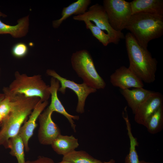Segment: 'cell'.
<instances>
[{"instance_id":"obj_30","label":"cell","mask_w":163,"mask_h":163,"mask_svg":"<svg viewBox=\"0 0 163 163\" xmlns=\"http://www.w3.org/2000/svg\"><path fill=\"white\" fill-rule=\"evenodd\" d=\"M139 163H154L153 162L146 161L144 160L139 161Z\"/></svg>"},{"instance_id":"obj_27","label":"cell","mask_w":163,"mask_h":163,"mask_svg":"<svg viewBox=\"0 0 163 163\" xmlns=\"http://www.w3.org/2000/svg\"><path fill=\"white\" fill-rule=\"evenodd\" d=\"M5 97V94L3 93H0V103L3 100Z\"/></svg>"},{"instance_id":"obj_2","label":"cell","mask_w":163,"mask_h":163,"mask_svg":"<svg viewBox=\"0 0 163 163\" xmlns=\"http://www.w3.org/2000/svg\"><path fill=\"white\" fill-rule=\"evenodd\" d=\"M13 97L14 104L1 122L0 145L5 148L9 139L18 135L22 125L40 100L37 97H27L22 95Z\"/></svg>"},{"instance_id":"obj_6","label":"cell","mask_w":163,"mask_h":163,"mask_svg":"<svg viewBox=\"0 0 163 163\" xmlns=\"http://www.w3.org/2000/svg\"><path fill=\"white\" fill-rule=\"evenodd\" d=\"M73 18L79 21H92L96 26L106 32L110 37L111 43L117 44L121 39L125 38L122 31H117L111 27L103 6L98 4L92 5L84 14L74 16Z\"/></svg>"},{"instance_id":"obj_16","label":"cell","mask_w":163,"mask_h":163,"mask_svg":"<svg viewBox=\"0 0 163 163\" xmlns=\"http://www.w3.org/2000/svg\"><path fill=\"white\" fill-rule=\"evenodd\" d=\"M91 2L90 0H78L64 7L62 11L61 18L53 21V26L54 28H58L64 21L72 15L84 14L88 10Z\"/></svg>"},{"instance_id":"obj_8","label":"cell","mask_w":163,"mask_h":163,"mask_svg":"<svg viewBox=\"0 0 163 163\" xmlns=\"http://www.w3.org/2000/svg\"><path fill=\"white\" fill-rule=\"evenodd\" d=\"M46 73L48 75L57 80L60 84L58 91L62 94H65L66 88L73 91L76 95L78 101L76 111L79 113L85 112V106L86 100L90 94L96 92L97 90L83 83L78 84L73 81L62 77L55 71L51 69L47 70Z\"/></svg>"},{"instance_id":"obj_17","label":"cell","mask_w":163,"mask_h":163,"mask_svg":"<svg viewBox=\"0 0 163 163\" xmlns=\"http://www.w3.org/2000/svg\"><path fill=\"white\" fill-rule=\"evenodd\" d=\"M6 17V15L0 11V17ZM15 25L5 24L0 20V34H9L14 38H20L26 34L28 31L29 16L21 18Z\"/></svg>"},{"instance_id":"obj_29","label":"cell","mask_w":163,"mask_h":163,"mask_svg":"<svg viewBox=\"0 0 163 163\" xmlns=\"http://www.w3.org/2000/svg\"><path fill=\"white\" fill-rule=\"evenodd\" d=\"M54 163H55L54 162ZM57 163H72L68 161L62 160V161H61Z\"/></svg>"},{"instance_id":"obj_3","label":"cell","mask_w":163,"mask_h":163,"mask_svg":"<svg viewBox=\"0 0 163 163\" xmlns=\"http://www.w3.org/2000/svg\"><path fill=\"white\" fill-rule=\"evenodd\" d=\"M126 29L129 30L139 44L147 49L151 40L163 34V17L139 13L132 15Z\"/></svg>"},{"instance_id":"obj_14","label":"cell","mask_w":163,"mask_h":163,"mask_svg":"<svg viewBox=\"0 0 163 163\" xmlns=\"http://www.w3.org/2000/svg\"><path fill=\"white\" fill-rule=\"evenodd\" d=\"M130 4L132 15L144 13L163 17V0H134Z\"/></svg>"},{"instance_id":"obj_28","label":"cell","mask_w":163,"mask_h":163,"mask_svg":"<svg viewBox=\"0 0 163 163\" xmlns=\"http://www.w3.org/2000/svg\"><path fill=\"white\" fill-rule=\"evenodd\" d=\"M103 163H116V162L115 160L112 159L108 161H104Z\"/></svg>"},{"instance_id":"obj_19","label":"cell","mask_w":163,"mask_h":163,"mask_svg":"<svg viewBox=\"0 0 163 163\" xmlns=\"http://www.w3.org/2000/svg\"><path fill=\"white\" fill-rule=\"evenodd\" d=\"M122 115L126 125L130 143L129 152L125 157V163H139V156L136 150V147L138 146V142L137 139L134 136L132 133L131 125L127 110L125 109L123 110Z\"/></svg>"},{"instance_id":"obj_13","label":"cell","mask_w":163,"mask_h":163,"mask_svg":"<svg viewBox=\"0 0 163 163\" xmlns=\"http://www.w3.org/2000/svg\"><path fill=\"white\" fill-rule=\"evenodd\" d=\"M50 85L48 90L50 94L51 101L48 107L53 112L55 111L63 115L68 120L72 129L76 132V125L74 120H78L79 117L77 115H72L69 113L66 110L63 106L59 99L57 91L60 87L59 82L55 78L52 77L50 79Z\"/></svg>"},{"instance_id":"obj_26","label":"cell","mask_w":163,"mask_h":163,"mask_svg":"<svg viewBox=\"0 0 163 163\" xmlns=\"http://www.w3.org/2000/svg\"><path fill=\"white\" fill-rule=\"evenodd\" d=\"M54 162L50 158L40 156L35 160L27 161H25V163H54Z\"/></svg>"},{"instance_id":"obj_23","label":"cell","mask_w":163,"mask_h":163,"mask_svg":"<svg viewBox=\"0 0 163 163\" xmlns=\"http://www.w3.org/2000/svg\"><path fill=\"white\" fill-rule=\"evenodd\" d=\"M86 29H89L93 35L104 46H106L110 43V39L109 35L91 22L84 20Z\"/></svg>"},{"instance_id":"obj_21","label":"cell","mask_w":163,"mask_h":163,"mask_svg":"<svg viewBox=\"0 0 163 163\" xmlns=\"http://www.w3.org/2000/svg\"><path fill=\"white\" fill-rule=\"evenodd\" d=\"M145 126L150 133L154 134L163 129V105L159 107L147 119Z\"/></svg>"},{"instance_id":"obj_20","label":"cell","mask_w":163,"mask_h":163,"mask_svg":"<svg viewBox=\"0 0 163 163\" xmlns=\"http://www.w3.org/2000/svg\"><path fill=\"white\" fill-rule=\"evenodd\" d=\"M6 148L10 149V154L16 157L18 163H25L24 145L21 138L19 135L10 139Z\"/></svg>"},{"instance_id":"obj_15","label":"cell","mask_w":163,"mask_h":163,"mask_svg":"<svg viewBox=\"0 0 163 163\" xmlns=\"http://www.w3.org/2000/svg\"><path fill=\"white\" fill-rule=\"evenodd\" d=\"M120 91L134 114L137 108L154 91L143 88H136L132 89H120Z\"/></svg>"},{"instance_id":"obj_1","label":"cell","mask_w":163,"mask_h":163,"mask_svg":"<svg viewBox=\"0 0 163 163\" xmlns=\"http://www.w3.org/2000/svg\"><path fill=\"white\" fill-rule=\"evenodd\" d=\"M126 46L129 61V68L143 82L150 84L155 80L158 62L148 49L138 43L130 32L125 36Z\"/></svg>"},{"instance_id":"obj_24","label":"cell","mask_w":163,"mask_h":163,"mask_svg":"<svg viewBox=\"0 0 163 163\" xmlns=\"http://www.w3.org/2000/svg\"><path fill=\"white\" fill-rule=\"evenodd\" d=\"M5 95V97L0 103V122L8 114L14 103L13 96Z\"/></svg>"},{"instance_id":"obj_18","label":"cell","mask_w":163,"mask_h":163,"mask_svg":"<svg viewBox=\"0 0 163 163\" xmlns=\"http://www.w3.org/2000/svg\"><path fill=\"white\" fill-rule=\"evenodd\" d=\"M58 154L63 156L74 151L79 145L78 140L72 135L60 134L51 145Z\"/></svg>"},{"instance_id":"obj_22","label":"cell","mask_w":163,"mask_h":163,"mask_svg":"<svg viewBox=\"0 0 163 163\" xmlns=\"http://www.w3.org/2000/svg\"><path fill=\"white\" fill-rule=\"evenodd\" d=\"M62 160L72 163H103L84 151L75 150L63 156Z\"/></svg>"},{"instance_id":"obj_31","label":"cell","mask_w":163,"mask_h":163,"mask_svg":"<svg viewBox=\"0 0 163 163\" xmlns=\"http://www.w3.org/2000/svg\"><path fill=\"white\" fill-rule=\"evenodd\" d=\"M0 75H1V74H0Z\"/></svg>"},{"instance_id":"obj_7","label":"cell","mask_w":163,"mask_h":163,"mask_svg":"<svg viewBox=\"0 0 163 163\" xmlns=\"http://www.w3.org/2000/svg\"><path fill=\"white\" fill-rule=\"evenodd\" d=\"M103 6L113 29L122 31L126 29L132 15L130 2L124 0H104Z\"/></svg>"},{"instance_id":"obj_11","label":"cell","mask_w":163,"mask_h":163,"mask_svg":"<svg viewBox=\"0 0 163 163\" xmlns=\"http://www.w3.org/2000/svg\"><path fill=\"white\" fill-rule=\"evenodd\" d=\"M162 105V94L159 92L153 91L136 110L134 114L135 121L145 126L148 118Z\"/></svg>"},{"instance_id":"obj_10","label":"cell","mask_w":163,"mask_h":163,"mask_svg":"<svg viewBox=\"0 0 163 163\" xmlns=\"http://www.w3.org/2000/svg\"><path fill=\"white\" fill-rule=\"evenodd\" d=\"M110 82L114 87L124 90L143 88V82L129 68L124 66L116 69L110 76Z\"/></svg>"},{"instance_id":"obj_4","label":"cell","mask_w":163,"mask_h":163,"mask_svg":"<svg viewBox=\"0 0 163 163\" xmlns=\"http://www.w3.org/2000/svg\"><path fill=\"white\" fill-rule=\"evenodd\" d=\"M14 78L8 87H4L5 94L11 96L22 95L26 97H37L42 101H48L50 96L47 85L40 75L32 76L15 72Z\"/></svg>"},{"instance_id":"obj_12","label":"cell","mask_w":163,"mask_h":163,"mask_svg":"<svg viewBox=\"0 0 163 163\" xmlns=\"http://www.w3.org/2000/svg\"><path fill=\"white\" fill-rule=\"evenodd\" d=\"M48 104V101H42L40 100L30 114L28 120L21 126L19 130L18 135L21 138L27 152L29 150L28 142L37 125V120Z\"/></svg>"},{"instance_id":"obj_9","label":"cell","mask_w":163,"mask_h":163,"mask_svg":"<svg viewBox=\"0 0 163 163\" xmlns=\"http://www.w3.org/2000/svg\"><path fill=\"white\" fill-rule=\"evenodd\" d=\"M53 112L48 107L39 115L40 127L38 138L40 142L44 145H51L60 134V130L52 118Z\"/></svg>"},{"instance_id":"obj_5","label":"cell","mask_w":163,"mask_h":163,"mask_svg":"<svg viewBox=\"0 0 163 163\" xmlns=\"http://www.w3.org/2000/svg\"><path fill=\"white\" fill-rule=\"evenodd\" d=\"M73 69L83 83L97 89H104L106 83L98 73L89 52L83 49L72 53L71 59Z\"/></svg>"},{"instance_id":"obj_25","label":"cell","mask_w":163,"mask_h":163,"mask_svg":"<svg viewBox=\"0 0 163 163\" xmlns=\"http://www.w3.org/2000/svg\"><path fill=\"white\" fill-rule=\"evenodd\" d=\"M28 51L27 45L24 43L19 42L15 44L11 49V53L14 57L21 58L25 56Z\"/></svg>"}]
</instances>
